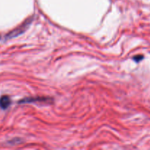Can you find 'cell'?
<instances>
[{
    "mask_svg": "<svg viewBox=\"0 0 150 150\" xmlns=\"http://www.w3.org/2000/svg\"><path fill=\"white\" fill-rule=\"evenodd\" d=\"M10 105V99L7 96H2L0 99V107L3 109H6Z\"/></svg>",
    "mask_w": 150,
    "mask_h": 150,
    "instance_id": "1",
    "label": "cell"
}]
</instances>
